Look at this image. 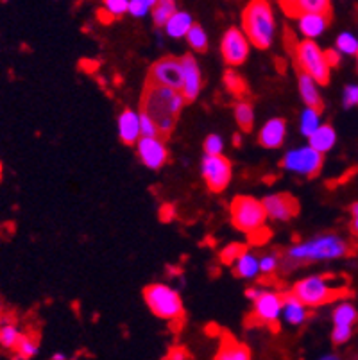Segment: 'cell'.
<instances>
[{
  "instance_id": "obj_1",
  "label": "cell",
  "mask_w": 358,
  "mask_h": 360,
  "mask_svg": "<svg viewBox=\"0 0 358 360\" xmlns=\"http://www.w3.org/2000/svg\"><path fill=\"white\" fill-rule=\"evenodd\" d=\"M351 253V244L337 233H323L307 240L295 242L285 251L281 258V267L287 271L315 262H328L344 258Z\"/></svg>"
},
{
  "instance_id": "obj_2",
  "label": "cell",
  "mask_w": 358,
  "mask_h": 360,
  "mask_svg": "<svg viewBox=\"0 0 358 360\" xmlns=\"http://www.w3.org/2000/svg\"><path fill=\"white\" fill-rule=\"evenodd\" d=\"M185 103L186 101L181 91L147 83L143 88L140 108H142V113L149 115L156 122L160 136H167L176 127V120Z\"/></svg>"
},
{
  "instance_id": "obj_3",
  "label": "cell",
  "mask_w": 358,
  "mask_h": 360,
  "mask_svg": "<svg viewBox=\"0 0 358 360\" xmlns=\"http://www.w3.org/2000/svg\"><path fill=\"white\" fill-rule=\"evenodd\" d=\"M292 294L305 307L328 305L331 301L350 294L347 280L335 274H314L300 280L292 287Z\"/></svg>"
},
{
  "instance_id": "obj_4",
  "label": "cell",
  "mask_w": 358,
  "mask_h": 360,
  "mask_svg": "<svg viewBox=\"0 0 358 360\" xmlns=\"http://www.w3.org/2000/svg\"><path fill=\"white\" fill-rule=\"evenodd\" d=\"M242 31L256 49H269L276 36V18L272 6L264 0L249 2L242 11Z\"/></svg>"
},
{
  "instance_id": "obj_5",
  "label": "cell",
  "mask_w": 358,
  "mask_h": 360,
  "mask_svg": "<svg viewBox=\"0 0 358 360\" xmlns=\"http://www.w3.org/2000/svg\"><path fill=\"white\" fill-rule=\"evenodd\" d=\"M143 300L151 312L160 319L179 321L185 314L181 296L165 283H151L143 290Z\"/></svg>"
},
{
  "instance_id": "obj_6",
  "label": "cell",
  "mask_w": 358,
  "mask_h": 360,
  "mask_svg": "<svg viewBox=\"0 0 358 360\" xmlns=\"http://www.w3.org/2000/svg\"><path fill=\"white\" fill-rule=\"evenodd\" d=\"M229 214L236 230L244 231L249 237L264 230V222L267 217L262 201L251 195H236L229 206Z\"/></svg>"
},
{
  "instance_id": "obj_7",
  "label": "cell",
  "mask_w": 358,
  "mask_h": 360,
  "mask_svg": "<svg viewBox=\"0 0 358 360\" xmlns=\"http://www.w3.org/2000/svg\"><path fill=\"white\" fill-rule=\"evenodd\" d=\"M294 58L298 67H300V72L310 75L317 84H328L331 67L328 63L326 52L315 41H300L294 49Z\"/></svg>"
},
{
  "instance_id": "obj_8",
  "label": "cell",
  "mask_w": 358,
  "mask_h": 360,
  "mask_svg": "<svg viewBox=\"0 0 358 360\" xmlns=\"http://www.w3.org/2000/svg\"><path fill=\"white\" fill-rule=\"evenodd\" d=\"M323 155L317 153L315 149H312L310 146L295 147L290 149L287 155L283 156V165L285 170L288 172H294V174L305 176V178H314L321 172L323 169Z\"/></svg>"
},
{
  "instance_id": "obj_9",
  "label": "cell",
  "mask_w": 358,
  "mask_h": 360,
  "mask_svg": "<svg viewBox=\"0 0 358 360\" xmlns=\"http://www.w3.org/2000/svg\"><path fill=\"white\" fill-rule=\"evenodd\" d=\"M147 83L156 84V86H165L170 90L181 91L183 88V68L181 60L174 56H167L153 63L147 75Z\"/></svg>"
},
{
  "instance_id": "obj_10",
  "label": "cell",
  "mask_w": 358,
  "mask_h": 360,
  "mask_svg": "<svg viewBox=\"0 0 358 360\" xmlns=\"http://www.w3.org/2000/svg\"><path fill=\"white\" fill-rule=\"evenodd\" d=\"M201 174L212 192H222L231 181V163L224 156H203Z\"/></svg>"
},
{
  "instance_id": "obj_11",
  "label": "cell",
  "mask_w": 358,
  "mask_h": 360,
  "mask_svg": "<svg viewBox=\"0 0 358 360\" xmlns=\"http://www.w3.org/2000/svg\"><path fill=\"white\" fill-rule=\"evenodd\" d=\"M249 49H251V44H249L248 36L244 34L242 29L229 27L222 34L221 52L222 58H224V61L229 67H241L248 60Z\"/></svg>"
},
{
  "instance_id": "obj_12",
  "label": "cell",
  "mask_w": 358,
  "mask_h": 360,
  "mask_svg": "<svg viewBox=\"0 0 358 360\" xmlns=\"http://www.w3.org/2000/svg\"><path fill=\"white\" fill-rule=\"evenodd\" d=\"M252 303H255V310H252L255 321H258L262 325H276L280 321L281 310H283V296L281 294L264 289Z\"/></svg>"
},
{
  "instance_id": "obj_13",
  "label": "cell",
  "mask_w": 358,
  "mask_h": 360,
  "mask_svg": "<svg viewBox=\"0 0 358 360\" xmlns=\"http://www.w3.org/2000/svg\"><path fill=\"white\" fill-rule=\"evenodd\" d=\"M136 155L147 169L158 170L162 169L169 160V149L162 136H154V139L142 136L136 143Z\"/></svg>"
},
{
  "instance_id": "obj_14",
  "label": "cell",
  "mask_w": 358,
  "mask_h": 360,
  "mask_svg": "<svg viewBox=\"0 0 358 360\" xmlns=\"http://www.w3.org/2000/svg\"><path fill=\"white\" fill-rule=\"evenodd\" d=\"M262 205H264L265 215L272 221H290L300 210V202L287 192L267 195V198H264Z\"/></svg>"
},
{
  "instance_id": "obj_15",
  "label": "cell",
  "mask_w": 358,
  "mask_h": 360,
  "mask_svg": "<svg viewBox=\"0 0 358 360\" xmlns=\"http://www.w3.org/2000/svg\"><path fill=\"white\" fill-rule=\"evenodd\" d=\"M181 68H183V88L181 94L185 97L186 103H192L199 97L203 88V75L199 63L192 54H186L181 58Z\"/></svg>"
},
{
  "instance_id": "obj_16",
  "label": "cell",
  "mask_w": 358,
  "mask_h": 360,
  "mask_svg": "<svg viewBox=\"0 0 358 360\" xmlns=\"http://www.w3.org/2000/svg\"><path fill=\"white\" fill-rule=\"evenodd\" d=\"M285 15L301 18L305 15H331V4L328 0H288L280 2Z\"/></svg>"
},
{
  "instance_id": "obj_17",
  "label": "cell",
  "mask_w": 358,
  "mask_h": 360,
  "mask_svg": "<svg viewBox=\"0 0 358 360\" xmlns=\"http://www.w3.org/2000/svg\"><path fill=\"white\" fill-rule=\"evenodd\" d=\"M118 139L127 146H136L138 140L142 139V127H140V113L134 110H124L117 120Z\"/></svg>"
},
{
  "instance_id": "obj_18",
  "label": "cell",
  "mask_w": 358,
  "mask_h": 360,
  "mask_svg": "<svg viewBox=\"0 0 358 360\" xmlns=\"http://www.w3.org/2000/svg\"><path fill=\"white\" fill-rule=\"evenodd\" d=\"M285 136H287V122L276 117V119H269L262 126L260 133H258V142L267 149H278L283 146Z\"/></svg>"
},
{
  "instance_id": "obj_19",
  "label": "cell",
  "mask_w": 358,
  "mask_h": 360,
  "mask_svg": "<svg viewBox=\"0 0 358 360\" xmlns=\"http://www.w3.org/2000/svg\"><path fill=\"white\" fill-rule=\"evenodd\" d=\"M331 15H305L298 18V29L307 40L314 41L328 29Z\"/></svg>"
},
{
  "instance_id": "obj_20",
  "label": "cell",
  "mask_w": 358,
  "mask_h": 360,
  "mask_svg": "<svg viewBox=\"0 0 358 360\" xmlns=\"http://www.w3.org/2000/svg\"><path fill=\"white\" fill-rule=\"evenodd\" d=\"M281 316H283V319L287 321L288 325L301 326L305 321L308 319V310L307 307L290 292L283 296V310H281Z\"/></svg>"
},
{
  "instance_id": "obj_21",
  "label": "cell",
  "mask_w": 358,
  "mask_h": 360,
  "mask_svg": "<svg viewBox=\"0 0 358 360\" xmlns=\"http://www.w3.org/2000/svg\"><path fill=\"white\" fill-rule=\"evenodd\" d=\"M215 360H251V352L248 346L235 340L233 337H222L221 346L217 349Z\"/></svg>"
},
{
  "instance_id": "obj_22",
  "label": "cell",
  "mask_w": 358,
  "mask_h": 360,
  "mask_svg": "<svg viewBox=\"0 0 358 360\" xmlns=\"http://www.w3.org/2000/svg\"><path fill=\"white\" fill-rule=\"evenodd\" d=\"M298 86H300V96L303 99V103L307 104V108H315V110H321L323 108V99H321L319 88L317 83L312 79L310 75L300 72L298 74Z\"/></svg>"
},
{
  "instance_id": "obj_23",
  "label": "cell",
  "mask_w": 358,
  "mask_h": 360,
  "mask_svg": "<svg viewBox=\"0 0 358 360\" xmlns=\"http://www.w3.org/2000/svg\"><path fill=\"white\" fill-rule=\"evenodd\" d=\"M193 24H196V22H193L190 13L177 9V11L170 16V20L167 22V25L163 29H165L167 36H170L174 40H179V38H186V34H188Z\"/></svg>"
},
{
  "instance_id": "obj_24",
  "label": "cell",
  "mask_w": 358,
  "mask_h": 360,
  "mask_svg": "<svg viewBox=\"0 0 358 360\" xmlns=\"http://www.w3.org/2000/svg\"><path fill=\"white\" fill-rule=\"evenodd\" d=\"M233 267H235L236 276L244 278V280H255L260 274V258L251 251H244L238 260L233 264Z\"/></svg>"
},
{
  "instance_id": "obj_25",
  "label": "cell",
  "mask_w": 358,
  "mask_h": 360,
  "mask_svg": "<svg viewBox=\"0 0 358 360\" xmlns=\"http://www.w3.org/2000/svg\"><path fill=\"white\" fill-rule=\"evenodd\" d=\"M335 143H337V133H335L333 126H330V124H323L310 136V147L321 153V155H326L328 150L333 149Z\"/></svg>"
},
{
  "instance_id": "obj_26",
  "label": "cell",
  "mask_w": 358,
  "mask_h": 360,
  "mask_svg": "<svg viewBox=\"0 0 358 360\" xmlns=\"http://www.w3.org/2000/svg\"><path fill=\"white\" fill-rule=\"evenodd\" d=\"M22 332L15 323L8 319L0 321V348L4 349H16L20 339H22Z\"/></svg>"
},
{
  "instance_id": "obj_27",
  "label": "cell",
  "mask_w": 358,
  "mask_h": 360,
  "mask_svg": "<svg viewBox=\"0 0 358 360\" xmlns=\"http://www.w3.org/2000/svg\"><path fill=\"white\" fill-rule=\"evenodd\" d=\"M321 126H323V124H321V110H315V108H305L300 119L301 135L310 139V136L314 135L315 131L319 129Z\"/></svg>"
},
{
  "instance_id": "obj_28",
  "label": "cell",
  "mask_w": 358,
  "mask_h": 360,
  "mask_svg": "<svg viewBox=\"0 0 358 360\" xmlns=\"http://www.w3.org/2000/svg\"><path fill=\"white\" fill-rule=\"evenodd\" d=\"M357 319L358 312L351 303H340V305L333 310V326H350V328H353Z\"/></svg>"
},
{
  "instance_id": "obj_29",
  "label": "cell",
  "mask_w": 358,
  "mask_h": 360,
  "mask_svg": "<svg viewBox=\"0 0 358 360\" xmlns=\"http://www.w3.org/2000/svg\"><path fill=\"white\" fill-rule=\"evenodd\" d=\"M235 120L242 131H251L255 124V110L248 101H238L235 104Z\"/></svg>"
},
{
  "instance_id": "obj_30",
  "label": "cell",
  "mask_w": 358,
  "mask_h": 360,
  "mask_svg": "<svg viewBox=\"0 0 358 360\" xmlns=\"http://www.w3.org/2000/svg\"><path fill=\"white\" fill-rule=\"evenodd\" d=\"M177 11L176 2L172 0H158L156 6L153 9V20L158 27H165L167 22L170 20V16Z\"/></svg>"
},
{
  "instance_id": "obj_31",
  "label": "cell",
  "mask_w": 358,
  "mask_h": 360,
  "mask_svg": "<svg viewBox=\"0 0 358 360\" xmlns=\"http://www.w3.org/2000/svg\"><path fill=\"white\" fill-rule=\"evenodd\" d=\"M186 41H188L190 49L196 52H205L208 49V34L203 29V25L193 24L190 32L186 34Z\"/></svg>"
},
{
  "instance_id": "obj_32",
  "label": "cell",
  "mask_w": 358,
  "mask_h": 360,
  "mask_svg": "<svg viewBox=\"0 0 358 360\" xmlns=\"http://www.w3.org/2000/svg\"><path fill=\"white\" fill-rule=\"evenodd\" d=\"M39 352V345L36 342V339L32 337L24 335L20 339L18 346H16L15 353H16V360H31L38 355Z\"/></svg>"
},
{
  "instance_id": "obj_33",
  "label": "cell",
  "mask_w": 358,
  "mask_h": 360,
  "mask_svg": "<svg viewBox=\"0 0 358 360\" xmlns=\"http://www.w3.org/2000/svg\"><path fill=\"white\" fill-rule=\"evenodd\" d=\"M129 11V2L127 0H106L103 4L101 13L106 15V20H115V18H120L126 13Z\"/></svg>"
},
{
  "instance_id": "obj_34",
  "label": "cell",
  "mask_w": 358,
  "mask_h": 360,
  "mask_svg": "<svg viewBox=\"0 0 358 360\" xmlns=\"http://www.w3.org/2000/svg\"><path fill=\"white\" fill-rule=\"evenodd\" d=\"M335 47L346 56H358V38L351 32H340L335 41Z\"/></svg>"
},
{
  "instance_id": "obj_35",
  "label": "cell",
  "mask_w": 358,
  "mask_h": 360,
  "mask_svg": "<svg viewBox=\"0 0 358 360\" xmlns=\"http://www.w3.org/2000/svg\"><path fill=\"white\" fill-rule=\"evenodd\" d=\"M224 86L235 96H242L245 91V81L238 72L228 70L224 74Z\"/></svg>"
},
{
  "instance_id": "obj_36",
  "label": "cell",
  "mask_w": 358,
  "mask_h": 360,
  "mask_svg": "<svg viewBox=\"0 0 358 360\" xmlns=\"http://www.w3.org/2000/svg\"><path fill=\"white\" fill-rule=\"evenodd\" d=\"M156 2L154 0H129V15L134 18H143L149 13H153Z\"/></svg>"
},
{
  "instance_id": "obj_37",
  "label": "cell",
  "mask_w": 358,
  "mask_h": 360,
  "mask_svg": "<svg viewBox=\"0 0 358 360\" xmlns=\"http://www.w3.org/2000/svg\"><path fill=\"white\" fill-rule=\"evenodd\" d=\"M281 258L276 253H265L264 257H260V274H265V276H271L276 271L280 269Z\"/></svg>"
},
{
  "instance_id": "obj_38",
  "label": "cell",
  "mask_w": 358,
  "mask_h": 360,
  "mask_svg": "<svg viewBox=\"0 0 358 360\" xmlns=\"http://www.w3.org/2000/svg\"><path fill=\"white\" fill-rule=\"evenodd\" d=\"M224 150V140L221 135H208L205 140V155L206 156H222Z\"/></svg>"
},
{
  "instance_id": "obj_39",
  "label": "cell",
  "mask_w": 358,
  "mask_h": 360,
  "mask_svg": "<svg viewBox=\"0 0 358 360\" xmlns=\"http://www.w3.org/2000/svg\"><path fill=\"white\" fill-rule=\"evenodd\" d=\"M140 127H142V136H146V139L160 136V129H158L156 122L149 115L142 113V111H140Z\"/></svg>"
},
{
  "instance_id": "obj_40",
  "label": "cell",
  "mask_w": 358,
  "mask_h": 360,
  "mask_svg": "<svg viewBox=\"0 0 358 360\" xmlns=\"http://www.w3.org/2000/svg\"><path fill=\"white\" fill-rule=\"evenodd\" d=\"M244 251H245L244 245L229 244L221 251V258H222V262H226V264H235V262L238 260V257H241Z\"/></svg>"
},
{
  "instance_id": "obj_41",
  "label": "cell",
  "mask_w": 358,
  "mask_h": 360,
  "mask_svg": "<svg viewBox=\"0 0 358 360\" xmlns=\"http://www.w3.org/2000/svg\"><path fill=\"white\" fill-rule=\"evenodd\" d=\"M353 335V328L350 326H333V332H331V340L333 345H346L347 340Z\"/></svg>"
},
{
  "instance_id": "obj_42",
  "label": "cell",
  "mask_w": 358,
  "mask_h": 360,
  "mask_svg": "<svg viewBox=\"0 0 358 360\" xmlns=\"http://www.w3.org/2000/svg\"><path fill=\"white\" fill-rule=\"evenodd\" d=\"M344 108L358 106V84H347L343 91Z\"/></svg>"
},
{
  "instance_id": "obj_43",
  "label": "cell",
  "mask_w": 358,
  "mask_h": 360,
  "mask_svg": "<svg viewBox=\"0 0 358 360\" xmlns=\"http://www.w3.org/2000/svg\"><path fill=\"white\" fill-rule=\"evenodd\" d=\"M351 231L358 238V202L351 206Z\"/></svg>"
},
{
  "instance_id": "obj_44",
  "label": "cell",
  "mask_w": 358,
  "mask_h": 360,
  "mask_svg": "<svg viewBox=\"0 0 358 360\" xmlns=\"http://www.w3.org/2000/svg\"><path fill=\"white\" fill-rule=\"evenodd\" d=\"M167 360H188V355H186L185 349L174 348V349H170V353H169V356H167Z\"/></svg>"
},
{
  "instance_id": "obj_45",
  "label": "cell",
  "mask_w": 358,
  "mask_h": 360,
  "mask_svg": "<svg viewBox=\"0 0 358 360\" xmlns=\"http://www.w3.org/2000/svg\"><path fill=\"white\" fill-rule=\"evenodd\" d=\"M262 290H264V289H260V287H252V289H248V290H245V296H248L249 300H251V301H255L256 297L260 296Z\"/></svg>"
},
{
  "instance_id": "obj_46",
  "label": "cell",
  "mask_w": 358,
  "mask_h": 360,
  "mask_svg": "<svg viewBox=\"0 0 358 360\" xmlns=\"http://www.w3.org/2000/svg\"><path fill=\"white\" fill-rule=\"evenodd\" d=\"M326 58H328V63H330V67H335V65L339 63V56H337V52L335 51H328Z\"/></svg>"
},
{
  "instance_id": "obj_47",
  "label": "cell",
  "mask_w": 358,
  "mask_h": 360,
  "mask_svg": "<svg viewBox=\"0 0 358 360\" xmlns=\"http://www.w3.org/2000/svg\"><path fill=\"white\" fill-rule=\"evenodd\" d=\"M51 360H67V355L65 353H56V355H52Z\"/></svg>"
},
{
  "instance_id": "obj_48",
  "label": "cell",
  "mask_w": 358,
  "mask_h": 360,
  "mask_svg": "<svg viewBox=\"0 0 358 360\" xmlns=\"http://www.w3.org/2000/svg\"><path fill=\"white\" fill-rule=\"evenodd\" d=\"M319 360H340V356H337V355H333V353H331V355H324V356H321Z\"/></svg>"
},
{
  "instance_id": "obj_49",
  "label": "cell",
  "mask_w": 358,
  "mask_h": 360,
  "mask_svg": "<svg viewBox=\"0 0 358 360\" xmlns=\"http://www.w3.org/2000/svg\"><path fill=\"white\" fill-rule=\"evenodd\" d=\"M241 140H242V139H241V136L236 135V136H235V146H241Z\"/></svg>"
},
{
  "instance_id": "obj_50",
  "label": "cell",
  "mask_w": 358,
  "mask_h": 360,
  "mask_svg": "<svg viewBox=\"0 0 358 360\" xmlns=\"http://www.w3.org/2000/svg\"><path fill=\"white\" fill-rule=\"evenodd\" d=\"M357 61H358V56H357Z\"/></svg>"
},
{
  "instance_id": "obj_51",
  "label": "cell",
  "mask_w": 358,
  "mask_h": 360,
  "mask_svg": "<svg viewBox=\"0 0 358 360\" xmlns=\"http://www.w3.org/2000/svg\"><path fill=\"white\" fill-rule=\"evenodd\" d=\"M163 360H167V359H163Z\"/></svg>"
}]
</instances>
